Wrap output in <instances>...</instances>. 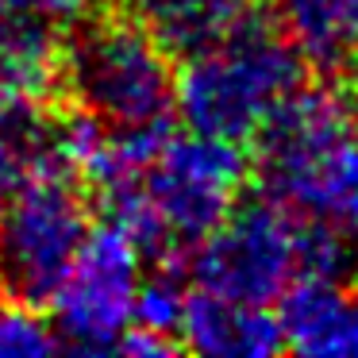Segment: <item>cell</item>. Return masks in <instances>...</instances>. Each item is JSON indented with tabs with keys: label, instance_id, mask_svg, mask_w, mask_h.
<instances>
[{
	"label": "cell",
	"instance_id": "obj_1",
	"mask_svg": "<svg viewBox=\"0 0 358 358\" xmlns=\"http://www.w3.org/2000/svg\"><path fill=\"white\" fill-rule=\"evenodd\" d=\"M247 178L243 147L216 135H166L147 170L101 185L108 224L147 255H173L196 247L235 208Z\"/></svg>",
	"mask_w": 358,
	"mask_h": 358
},
{
	"label": "cell",
	"instance_id": "obj_2",
	"mask_svg": "<svg viewBox=\"0 0 358 358\" xmlns=\"http://www.w3.org/2000/svg\"><path fill=\"white\" fill-rule=\"evenodd\" d=\"M266 193L358 243V104L335 85L296 89L258 131Z\"/></svg>",
	"mask_w": 358,
	"mask_h": 358
},
{
	"label": "cell",
	"instance_id": "obj_3",
	"mask_svg": "<svg viewBox=\"0 0 358 358\" xmlns=\"http://www.w3.org/2000/svg\"><path fill=\"white\" fill-rule=\"evenodd\" d=\"M301 85L304 55L289 31L247 12L231 31L189 50L173 78V112L189 131L247 143Z\"/></svg>",
	"mask_w": 358,
	"mask_h": 358
},
{
	"label": "cell",
	"instance_id": "obj_4",
	"mask_svg": "<svg viewBox=\"0 0 358 358\" xmlns=\"http://www.w3.org/2000/svg\"><path fill=\"white\" fill-rule=\"evenodd\" d=\"M78 108L112 131L162 127L173 116V62L143 20H96L62 58Z\"/></svg>",
	"mask_w": 358,
	"mask_h": 358
},
{
	"label": "cell",
	"instance_id": "obj_5",
	"mask_svg": "<svg viewBox=\"0 0 358 358\" xmlns=\"http://www.w3.org/2000/svg\"><path fill=\"white\" fill-rule=\"evenodd\" d=\"M89 231L73 173L55 155L27 162L20 189L0 208V285L12 301H50Z\"/></svg>",
	"mask_w": 358,
	"mask_h": 358
},
{
	"label": "cell",
	"instance_id": "obj_6",
	"mask_svg": "<svg viewBox=\"0 0 358 358\" xmlns=\"http://www.w3.org/2000/svg\"><path fill=\"white\" fill-rule=\"evenodd\" d=\"M301 224L278 196L231 208L193 255V278L201 289L250 304H273L301 273Z\"/></svg>",
	"mask_w": 358,
	"mask_h": 358
},
{
	"label": "cell",
	"instance_id": "obj_7",
	"mask_svg": "<svg viewBox=\"0 0 358 358\" xmlns=\"http://www.w3.org/2000/svg\"><path fill=\"white\" fill-rule=\"evenodd\" d=\"M143 250L116 224L93 227L81 243L62 285L55 289V331L62 347L73 350H116L135 316V289H139Z\"/></svg>",
	"mask_w": 358,
	"mask_h": 358
},
{
	"label": "cell",
	"instance_id": "obj_8",
	"mask_svg": "<svg viewBox=\"0 0 358 358\" xmlns=\"http://www.w3.org/2000/svg\"><path fill=\"white\" fill-rule=\"evenodd\" d=\"M278 324L285 347L301 355L358 358V296L339 278L296 273L278 293Z\"/></svg>",
	"mask_w": 358,
	"mask_h": 358
},
{
	"label": "cell",
	"instance_id": "obj_9",
	"mask_svg": "<svg viewBox=\"0 0 358 358\" xmlns=\"http://www.w3.org/2000/svg\"><path fill=\"white\" fill-rule=\"evenodd\" d=\"M178 335L189 350L216 358H270L285 350L278 312H270V304L235 301L201 285L185 296Z\"/></svg>",
	"mask_w": 358,
	"mask_h": 358
},
{
	"label": "cell",
	"instance_id": "obj_10",
	"mask_svg": "<svg viewBox=\"0 0 358 358\" xmlns=\"http://www.w3.org/2000/svg\"><path fill=\"white\" fill-rule=\"evenodd\" d=\"M55 24L31 16H0V124L39 112L62 78Z\"/></svg>",
	"mask_w": 358,
	"mask_h": 358
},
{
	"label": "cell",
	"instance_id": "obj_11",
	"mask_svg": "<svg viewBox=\"0 0 358 358\" xmlns=\"http://www.w3.org/2000/svg\"><path fill=\"white\" fill-rule=\"evenodd\" d=\"M139 20L166 50H189L220 39L250 12V0H131Z\"/></svg>",
	"mask_w": 358,
	"mask_h": 358
},
{
	"label": "cell",
	"instance_id": "obj_12",
	"mask_svg": "<svg viewBox=\"0 0 358 358\" xmlns=\"http://www.w3.org/2000/svg\"><path fill=\"white\" fill-rule=\"evenodd\" d=\"M185 296H189V289L181 285V278L173 270H166V266L158 273H150V278H139L131 327H143V331H150V335L173 339L178 327H181Z\"/></svg>",
	"mask_w": 358,
	"mask_h": 358
},
{
	"label": "cell",
	"instance_id": "obj_13",
	"mask_svg": "<svg viewBox=\"0 0 358 358\" xmlns=\"http://www.w3.org/2000/svg\"><path fill=\"white\" fill-rule=\"evenodd\" d=\"M62 347L55 324L39 312V304L12 301L0 308V358H43Z\"/></svg>",
	"mask_w": 358,
	"mask_h": 358
},
{
	"label": "cell",
	"instance_id": "obj_14",
	"mask_svg": "<svg viewBox=\"0 0 358 358\" xmlns=\"http://www.w3.org/2000/svg\"><path fill=\"white\" fill-rule=\"evenodd\" d=\"M281 12L289 39L296 43L304 58L324 66V47H327V0H273Z\"/></svg>",
	"mask_w": 358,
	"mask_h": 358
},
{
	"label": "cell",
	"instance_id": "obj_15",
	"mask_svg": "<svg viewBox=\"0 0 358 358\" xmlns=\"http://www.w3.org/2000/svg\"><path fill=\"white\" fill-rule=\"evenodd\" d=\"M93 0H0V16H31L47 24H70L89 12Z\"/></svg>",
	"mask_w": 358,
	"mask_h": 358
}]
</instances>
